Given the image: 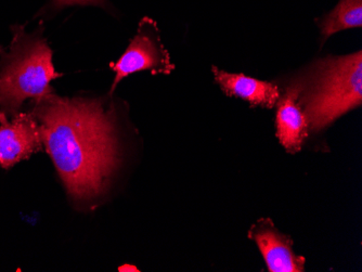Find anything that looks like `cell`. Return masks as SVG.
<instances>
[{"label": "cell", "mask_w": 362, "mask_h": 272, "mask_svg": "<svg viewBox=\"0 0 362 272\" xmlns=\"http://www.w3.org/2000/svg\"><path fill=\"white\" fill-rule=\"evenodd\" d=\"M45 149L73 202L95 206L119 167V112L103 97H59L30 103Z\"/></svg>", "instance_id": "6da1fadb"}, {"label": "cell", "mask_w": 362, "mask_h": 272, "mask_svg": "<svg viewBox=\"0 0 362 272\" xmlns=\"http://www.w3.org/2000/svg\"><path fill=\"white\" fill-rule=\"evenodd\" d=\"M9 46L0 47V112L16 117L24 103L35 102L54 93L52 83L62 77L54 64V52L44 37V28L26 32L11 26Z\"/></svg>", "instance_id": "7a4b0ae2"}, {"label": "cell", "mask_w": 362, "mask_h": 272, "mask_svg": "<svg viewBox=\"0 0 362 272\" xmlns=\"http://www.w3.org/2000/svg\"><path fill=\"white\" fill-rule=\"evenodd\" d=\"M298 103L311 131H320L362 103V54L316 61L300 78Z\"/></svg>", "instance_id": "3957f363"}, {"label": "cell", "mask_w": 362, "mask_h": 272, "mask_svg": "<svg viewBox=\"0 0 362 272\" xmlns=\"http://www.w3.org/2000/svg\"><path fill=\"white\" fill-rule=\"evenodd\" d=\"M110 68L115 73V77L109 95H113L123 79L134 73L150 71L154 75L170 74L175 66L160 42L158 23L151 18L144 17L139 22L137 34L130 40L127 49L117 62L110 64Z\"/></svg>", "instance_id": "277c9868"}, {"label": "cell", "mask_w": 362, "mask_h": 272, "mask_svg": "<svg viewBox=\"0 0 362 272\" xmlns=\"http://www.w3.org/2000/svg\"><path fill=\"white\" fill-rule=\"evenodd\" d=\"M40 125L28 112H20L16 117H6L0 112V166L10 170L16 164L28 160L42 149Z\"/></svg>", "instance_id": "5b68a950"}, {"label": "cell", "mask_w": 362, "mask_h": 272, "mask_svg": "<svg viewBox=\"0 0 362 272\" xmlns=\"http://www.w3.org/2000/svg\"><path fill=\"white\" fill-rule=\"evenodd\" d=\"M250 237L255 241L270 272H302L305 259L293 252L292 240L274 228L270 219L254 225Z\"/></svg>", "instance_id": "8992f818"}, {"label": "cell", "mask_w": 362, "mask_h": 272, "mask_svg": "<svg viewBox=\"0 0 362 272\" xmlns=\"http://www.w3.org/2000/svg\"><path fill=\"white\" fill-rule=\"evenodd\" d=\"M300 86L293 81L280 95L276 112V137L288 152L300 151L308 135V122L298 103Z\"/></svg>", "instance_id": "52a82bcc"}, {"label": "cell", "mask_w": 362, "mask_h": 272, "mask_svg": "<svg viewBox=\"0 0 362 272\" xmlns=\"http://www.w3.org/2000/svg\"><path fill=\"white\" fill-rule=\"evenodd\" d=\"M215 82L228 97L243 99L252 107L272 109L278 103L281 91L278 85L264 82L244 74H231L213 66Z\"/></svg>", "instance_id": "ba28073f"}, {"label": "cell", "mask_w": 362, "mask_h": 272, "mask_svg": "<svg viewBox=\"0 0 362 272\" xmlns=\"http://www.w3.org/2000/svg\"><path fill=\"white\" fill-rule=\"evenodd\" d=\"M320 30V44L337 32L362 26V0H339V4L325 16L316 20Z\"/></svg>", "instance_id": "9c48e42d"}, {"label": "cell", "mask_w": 362, "mask_h": 272, "mask_svg": "<svg viewBox=\"0 0 362 272\" xmlns=\"http://www.w3.org/2000/svg\"><path fill=\"white\" fill-rule=\"evenodd\" d=\"M74 6H93V7H99L105 11L111 12L112 14L115 10L113 5L110 3V0H48L38 16L42 13L52 16L57 12L62 11L65 8L74 7Z\"/></svg>", "instance_id": "30bf717a"}]
</instances>
